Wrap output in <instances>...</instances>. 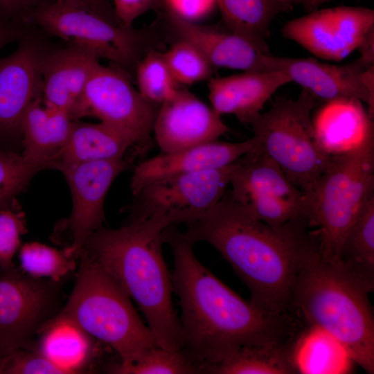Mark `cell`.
Instances as JSON below:
<instances>
[{"instance_id": "cell-1", "label": "cell", "mask_w": 374, "mask_h": 374, "mask_svg": "<svg viewBox=\"0 0 374 374\" xmlns=\"http://www.w3.org/2000/svg\"><path fill=\"white\" fill-rule=\"evenodd\" d=\"M173 258V292L179 298L183 353L201 373L239 349L303 340L308 328L295 313H274L246 301L196 258L192 243L175 225L163 231Z\"/></svg>"}, {"instance_id": "cell-2", "label": "cell", "mask_w": 374, "mask_h": 374, "mask_svg": "<svg viewBox=\"0 0 374 374\" xmlns=\"http://www.w3.org/2000/svg\"><path fill=\"white\" fill-rule=\"evenodd\" d=\"M308 221L274 228L254 217L229 191L184 233L217 249L248 287L249 301L264 310L291 313L292 292L304 264L319 252Z\"/></svg>"}, {"instance_id": "cell-3", "label": "cell", "mask_w": 374, "mask_h": 374, "mask_svg": "<svg viewBox=\"0 0 374 374\" xmlns=\"http://www.w3.org/2000/svg\"><path fill=\"white\" fill-rule=\"evenodd\" d=\"M168 226L156 218L131 220L119 229L102 226L88 237L81 251L135 301L158 347L182 350V328L172 301V275L162 254L163 231Z\"/></svg>"}, {"instance_id": "cell-4", "label": "cell", "mask_w": 374, "mask_h": 374, "mask_svg": "<svg viewBox=\"0 0 374 374\" xmlns=\"http://www.w3.org/2000/svg\"><path fill=\"white\" fill-rule=\"evenodd\" d=\"M373 291L318 252L296 277L291 308L308 328L332 337L348 358L373 373L374 319L368 299Z\"/></svg>"}, {"instance_id": "cell-5", "label": "cell", "mask_w": 374, "mask_h": 374, "mask_svg": "<svg viewBox=\"0 0 374 374\" xmlns=\"http://www.w3.org/2000/svg\"><path fill=\"white\" fill-rule=\"evenodd\" d=\"M78 259L73 288L56 315L70 319L112 348L122 366L136 362L158 347L123 288L84 252L80 251Z\"/></svg>"}, {"instance_id": "cell-6", "label": "cell", "mask_w": 374, "mask_h": 374, "mask_svg": "<svg viewBox=\"0 0 374 374\" xmlns=\"http://www.w3.org/2000/svg\"><path fill=\"white\" fill-rule=\"evenodd\" d=\"M374 196V136L357 149L332 157L310 197V224L324 259L337 262L349 229Z\"/></svg>"}, {"instance_id": "cell-7", "label": "cell", "mask_w": 374, "mask_h": 374, "mask_svg": "<svg viewBox=\"0 0 374 374\" xmlns=\"http://www.w3.org/2000/svg\"><path fill=\"white\" fill-rule=\"evenodd\" d=\"M318 100L303 89L296 100L278 97L249 123L255 148L272 159L310 200L332 158L319 146L312 125Z\"/></svg>"}, {"instance_id": "cell-8", "label": "cell", "mask_w": 374, "mask_h": 374, "mask_svg": "<svg viewBox=\"0 0 374 374\" xmlns=\"http://www.w3.org/2000/svg\"><path fill=\"white\" fill-rule=\"evenodd\" d=\"M28 22L49 37L82 48L130 75L150 50L148 36L132 26L117 25L81 5L44 0L30 12Z\"/></svg>"}, {"instance_id": "cell-9", "label": "cell", "mask_w": 374, "mask_h": 374, "mask_svg": "<svg viewBox=\"0 0 374 374\" xmlns=\"http://www.w3.org/2000/svg\"><path fill=\"white\" fill-rule=\"evenodd\" d=\"M229 185V193L235 202L272 227L301 220L310 224L308 197L255 147L233 163Z\"/></svg>"}, {"instance_id": "cell-10", "label": "cell", "mask_w": 374, "mask_h": 374, "mask_svg": "<svg viewBox=\"0 0 374 374\" xmlns=\"http://www.w3.org/2000/svg\"><path fill=\"white\" fill-rule=\"evenodd\" d=\"M233 163L143 186L132 195V202L127 208L130 221L157 218L168 226L195 222L226 193Z\"/></svg>"}, {"instance_id": "cell-11", "label": "cell", "mask_w": 374, "mask_h": 374, "mask_svg": "<svg viewBox=\"0 0 374 374\" xmlns=\"http://www.w3.org/2000/svg\"><path fill=\"white\" fill-rule=\"evenodd\" d=\"M48 37L32 24L15 51L0 58V150L21 153L23 117L42 95V66L55 47Z\"/></svg>"}, {"instance_id": "cell-12", "label": "cell", "mask_w": 374, "mask_h": 374, "mask_svg": "<svg viewBox=\"0 0 374 374\" xmlns=\"http://www.w3.org/2000/svg\"><path fill=\"white\" fill-rule=\"evenodd\" d=\"M159 105L146 100L132 85L130 74L99 62L83 94L80 118L91 116L118 130L142 152L149 148Z\"/></svg>"}, {"instance_id": "cell-13", "label": "cell", "mask_w": 374, "mask_h": 374, "mask_svg": "<svg viewBox=\"0 0 374 374\" xmlns=\"http://www.w3.org/2000/svg\"><path fill=\"white\" fill-rule=\"evenodd\" d=\"M60 283L33 278L15 267L0 269V354L33 349L35 335L57 314Z\"/></svg>"}, {"instance_id": "cell-14", "label": "cell", "mask_w": 374, "mask_h": 374, "mask_svg": "<svg viewBox=\"0 0 374 374\" xmlns=\"http://www.w3.org/2000/svg\"><path fill=\"white\" fill-rule=\"evenodd\" d=\"M130 166L125 158L68 165L60 168L70 189L72 208L57 222L52 240L78 259L88 237L103 226L106 195L114 179Z\"/></svg>"}, {"instance_id": "cell-15", "label": "cell", "mask_w": 374, "mask_h": 374, "mask_svg": "<svg viewBox=\"0 0 374 374\" xmlns=\"http://www.w3.org/2000/svg\"><path fill=\"white\" fill-rule=\"evenodd\" d=\"M265 71H280L291 82L301 85L318 100L324 102L356 98L374 114V62L361 57L342 65L321 62L312 58H293L266 54Z\"/></svg>"}, {"instance_id": "cell-16", "label": "cell", "mask_w": 374, "mask_h": 374, "mask_svg": "<svg viewBox=\"0 0 374 374\" xmlns=\"http://www.w3.org/2000/svg\"><path fill=\"white\" fill-rule=\"evenodd\" d=\"M372 29L373 10L338 6L292 19L282 34L318 57L338 62L357 49Z\"/></svg>"}, {"instance_id": "cell-17", "label": "cell", "mask_w": 374, "mask_h": 374, "mask_svg": "<svg viewBox=\"0 0 374 374\" xmlns=\"http://www.w3.org/2000/svg\"><path fill=\"white\" fill-rule=\"evenodd\" d=\"M222 116L187 89L162 103L152 132L162 152L180 151L217 141L229 129Z\"/></svg>"}, {"instance_id": "cell-18", "label": "cell", "mask_w": 374, "mask_h": 374, "mask_svg": "<svg viewBox=\"0 0 374 374\" xmlns=\"http://www.w3.org/2000/svg\"><path fill=\"white\" fill-rule=\"evenodd\" d=\"M99 59L82 48L66 44L54 47L42 66V100L50 108L80 120V110L89 78Z\"/></svg>"}, {"instance_id": "cell-19", "label": "cell", "mask_w": 374, "mask_h": 374, "mask_svg": "<svg viewBox=\"0 0 374 374\" xmlns=\"http://www.w3.org/2000/svg\"><path fill=\"white\" fill-rule=\"evenodd\" d=\"M255 145L253 136L242 142L215 141L177 152H163L136 166L130 180L132 195L155 181L229 166Z\"/></svg>"}, {"instance_id": "cell-20", "label": "cell", "mask_w": 374, "mask_h": 374, "mask_svg": "<svg viewBox=\"0 0 374 374\" xmlns=\"http://www.w3.org/2000/svg\"><path fill=\"white\" fill-rule=\"evenodd\" d=\"M208 80L211 107L221 116L233 114L241 123L249 125L271 96L291 82L280 71H244Z\"/></svg>"}, {"instance_id": "cell-21", "label": "cell", "mask_w": 374, "mask_h": 374, "mask_svg": "<svg viewBox=\"0 0 374 374\" xmlns=\"http://www.w3.org/2000/svg\"><path fill=\"white\" fill-rule=\"evenodd\" d=\"M164 17L177 39L193 43L213 66L244 71H265L264 53L249 41L229 30L184 21L164 10Z\"/></svg>"}, {"instance_id": "cell-22", "label": "cell", "mask_w": 374, "mask_h": 374, "mask_svg": "<svg viewBox=\"0 0 374 374\" xmlns=\"http://www.w3.org/2000/svg\"><path fill=\"white\" fill-rule=\"evenodd\" d=\"M362 101L341 98L325 103L312 120L317 141L330 157L352 152L374 136L373 118Z\"/></svg>"}, {"instance_id": "cell-23", "label": "cell", "mask_w": 374, "mask_h": 374, "mask_svg": "<svg viewBox=\"0 0 374 374\" xmlns=\"http://www.w3.org/2000/svg\"><path fill=\"white\" fill-rule=\"evenodd\" d=\"M38 334L40 337L33 349L65 370L67 374L84 373L101 353L98 344L101 342L64 317L55 315Z\"/></svg>"}, {"instance_id": "cell-24", "label": "cell", "mask_w": 374, "mask_h": 374, "mask_svg": "<svg viewBox=\"0 0 374 374\" xmlns=\"http://www.w3.org/2000/svg\"><path fill=\"white\" fill-rule=\"evenodd\" d=\"M131 147L134 143L130 138L105 123L73 120L66 141L49 169L58 170L68 165L123 158Z\"/></svg>"}, {"instance_id": "cell-25", "label": "cell", "mask_w": 374, "mask_h": 374, "mask_svg": "<svg viewBox=\"0 0 374 374\" xmlns=\"http://www.w3.org/2000/svg\"><path fill=\"white\" fill-rule=\"evenodd\" d=\"M71 122L66 112L45 106L41 96L36 98L22 120V157L44 170L49 169L66 141Z\"/></svg>"}, {"instance_id": "cell-26", "label": "cell", "mask_w": 374, "mask_h": 374, "mask_svg": "<svg viewBox=\"0 0 374 374\" xmlns=\"http://www.w3.org/2000/svg\"><path fill=\"white\" fill-rule=\"evenodd\" d=\"M225 27L261 52L269 54V26L280 12L292 6L278 0H215Z\"/></svg>"}, {"instance_id": "cell-27", "label": "cell", "mask_w": 374, "mask_h": 374, "mask_svg": "<svg viewBox=\"0 0 374 374\" xmlns=\"http://www.w3.org/2000/svg\"><path fill=\"white\" fill-rule=\"evenodd\" d=\"M303 341L277 346H251L207 368L213 374H295L301 373L298 354Z\"/></svg>"}, {"instance_id": "cell-28", "label": "cell", "mask_w": 374, "mask_h": 374, "mask_svg": "<svg viewBox=\"0 0 374 374\" xmlns=\"http://www.w3.org/2000/svg\"><path fill=\"white\" fill-rule=\"evenodd\" d=\"M337 262L374 288V196L346 234Z\"/></svg>"}, {"instance_id": "cell-29", "label": "cell", "mask_w": 374, "mask_h": 374, "mask_svg": "<svg viewBox=\"0 0 374 374\" xmlns=\"http://www.w3.org/2000/svg\"><path fill=\"white\" fill-rule=\"evenodd\" d=\"M19 258L21 268L26 274L55 281H62L77 265V259L68 255L63 249L59 250L38 242L21 245Z\"/></svg>"}, {"instance_id": "cell-30", "label": "cell", "mask_w": 374, "mask_h": 374, "mask_svg": "<svg viewBox=\"0 0 374 374\" xmlns=\"http://www.w3.org/2000/svg\"><path fill=\"white\" fill-rule=\"evenodd\" d=\"M138 91L148 101L160 105L179 89L161 52L148 51L135 69Z\"/></svg>"}, {"instance_id": "cell-31", "label": "cell", "mask_w": 374, "mask_h": 374, "mask_svg": "<svg viewBox=\"0 0 374 374\" xmlns=\"http://www.w3.org/2000/svg\"><path fill=\"white\" fill-rule=\"evenodd\" d=\"M105 371L115 374H194L201 373L199 367L182 350H170L159 347L148 350L138 361L122 366L114 362Z\"/></svg>"}, {"instance_id": "cell-32", "label": "cell", "mask_w": 374, "mask_h": 374, "mask_svg": "<svg viewBox=\"0 0 374 374\" xmlns=\"http://www.w3.org/2000/svg\"><path fill=\"white\" fill-rule=\"evenodd\" d=\"M162 53L178 84H190L211 78L213 66L193 43L177 39Z\"/></svg>"}, {"instance_id": "cell-33", "label": "cell", "mask_w": 374, "mask_h": 374, "mask_svg": "<svg viewBox=\"0 0 374 374\" xmlns=\"http://www.w3.org/2000/svg\"><path fill=\"white\" fill-rule=\"evenodd\" d=\"M43 170L19 153L0 150V206L16 199L34 175Z\"/></svg>"}, {"instance_id": "cell-34", "label": "cell", "mask_w": 374, "mask_h": 374, "mask_svg": "<svg viewBox=\"0 0 374 374\" xmlns=\"http://www.w3.org/2000/svg\"><path fill=\"white\" fill-rule=\"evenodd\" d=\"M27 231L26 215L16 199L0 206V269L15 267L13 258Z\"/></svg>"}, {"instance_id": "cell-35", "label": "cell", "mask_w": 374, "mask_h": 374, "mask_svg": "<svg viewBox=\"0 0 374 374\" xmlns=\"http://www.w3.org/2000/svg\"><path fill=\"white\" fill-rule=\"evenodd\" d=\"M310 333L303 341L298 354L300 372L305 373H324L335 371L337 368V350L339 344L328 335L316 330Z\"/></svg>"}, {"instance_id": "cell-36", "label": "cell", "mask_w": 374, "mask_h": 374, "mask_svg": "<svg viewBox=\"0 0 374 374\" xmlns=\"http://www.w3.org/2000/svg\"><path fill=\"white\" fill-rule=\"evenodd\" d=\"M3 374H67L35 350L20 349L6 357Z\"/></svg>"}, {"instance_id": "cell-37", "label": "cell", "mask_w": 374, "mask_h": 374, "mask_svg": "<svg viewBox=\"0 0 374 374\" xmlns=\"http://www.w3.org/2000/svg\"><path fill=\"white\" fill-rule=\"evenodd\" d=\"M216 7L215 0H161V8L184 21L197 23Z\"/></svg>"}, {"instance_id": "cell-38", "label": "cell", "mask_w": 374, "mask_h": 374, "mask_svg": "<svg viewBox=\"0 0 374 374\" xmlns=\"http://www.w3.org/2000/svg\"><path fill=\"white\" fill-rule=\"evenodd\" d=\"M116 14L121 23L127 27L147 11L161 7V0H114Z\"/></svg>"}, {"instance_id": "cell-39", "label": "cell", "mask_w": 374, "mask_h": 374, "mask_svg": "<svg viewBox=\"0 0 374 374\" xmlns=\"http://www.w3.org/2000/svg\"><path fill=\"white\" fill-rule=\"evenodd\" d=\"M44 0H0V16L28 23L30 12Z\"/></svg>"}, {"instance_id": "cell-40", "label": "cell", "mask_w": 374, "mask_h": 374, "mask_svg": "<svg viewBox=\"0 0 374 374\" xmlns=\"http://www.w3.org/2000/svg\"><path fill=\"white\" fill-rule=\"evenodd\" d=\"M31 25L0 16V50L7 44L19 42L26 35Z\"/></svg>"}, {"instance_id": "cell-41", "label": "cell", "mask_w": 374, "mask_h": 374, "mask_svg": "<svg viewBox=\"0 0 374 374\" xmlns=\"http://www.w3.org/2000/svg\"><path fill=\"white\" fill-rule=\"evenodd\" d=\"M84 6L117 25L123 26L109 0H63Z\"/></svg>"}, {"instance_id": "cell-42", "label": "cell", "mask_w": 374, "mask_h": 374, "mask_svg": "<svg viewBox=\"0 0 374 374\" xmlns=\"http://www.w3.org/2000/svg\"><path fill=\"white\" fill-rule=\"evenodd\" d=\"M282 3L292 6L294 3H302L305 8H309L316 0H278Z\"/></svg>"}, {"instance_id": "cell-43", "label": "cell", "mask_w": 374, "mask_h": 374, "mask_svg": "<svg viewBox=\"0 0 374 374\" xmlns=\"http://www.w3.org/2000/svg\"><path fill=\"white\" fill-rule=\"evenodd\" d=\"M331 1H333V0H316L312 3L309 9H314L324 3L329 2Z\"/></svg>"}]
</instances>
